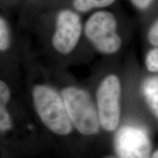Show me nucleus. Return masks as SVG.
Segmentation results:
<instances>
[{
    "mask_svg": "<svg viewBox=\"0 0 158 158\" xmlns=\"http://www.w3.org/2000/svg\"><path fill=\"white\" fill-rule=\"evenodd\" d=\"M33 102L40 118L53 133L68 135L72 131V122L62 97L46 85H37L32 91Z\"/></svg>",
    "mask_w": 158,
    "mask_h": 158,
    "instance_id": "f257e3e1",
    "label": "nucleus"
},
{
    "mask_svg": "<svg viewBox=\"0 0 158 158\" xmlns=\"http://www.w3.org/2000/svg\"><path fill=\"white\" fill-rule=\"evenodd\" d=\"M62 97L69 118L79 133L85 135L98 133L100 124L98 111L86 90L68 86L63 89Z\"/></svg>",
    "mask_w": 158,
    "mask_h": 158,
    "instance_id": "f03ea898",
    "label": "nucleus"
},
{
    "mask_svg": "<svg viewBox=\"0 0 158 158\" xmlns=\"http://www.w3.org/2000/svg\"><path fill=\"white\" fill-rule=\"evenodd\" d=\"M84 34L94 48L103 54H115L121 48L117 21L109 11L98 10L92 13L84 25Z\"/></svg>",
    "mask_w": 158,
    "mask_h": 158,
    "instance_id": "7ed1b4c3",
    "label": "nucleus"
},
{
    "mask_svg": "<svg viewBox=\"0 0 158 158\" xmlns=\"http://www.w3.org/2000/svg\"><path fill=\"white\" fill-rule=\"evenodd\" d=\"M96 98L100 125L106 131H114L121 114V84L118 77L113 74L106 76L99 86Z\"/></svg>",
    "mask_w": 158,
    "mask_h": 158,
    "instance_id": "20e7f679",
    "label": "nucleus"
},
{
    "mask_svg": "<svg viewBox=\"0 0 158 158\" xmlns=\"http://www.w3.org/2000/svg\"><path fill=\"white\" fill-rule=\"evenodd\" d=\"M82 30L81 19L78 12L70 9L60 10L56 15L52 37L54 48L60 54H70L78 43Z\"/></svg>",
    "mask_w": 158,
    "mask_h": 158,
    "instance_id": "39448f33",
    "label": "nucleus"
},
{
    "mask_svg": "<svg viewBox=\"0 0 158 158\" xmlns=\"http://www.w3.org/2000/svg\"><path fill=\"white\" fill-rule=\"evenodd\" d=\"M118 158H151L152 144L147 132L141 127L126 125L114 138Z\"/></svg>",
    "mask_w": 158,
    "mask_h": 158,
    "instance_id": "423d86ee",
    "label": "nucleus"
},
{
    "mask_svg": "<svg viewBox=\"0 0 158 158\" xmlns=\"http://www.w3.org/2000/svg\"><path fill=\"white\" fill-rule=\"evenodd\" d=\"M141 91L149 109L158 118V76L146 78L142 83Z\"/></svg>",
    "mask_w": 158,
    "mask_h": 158,
    "instance_id": "0eeeda50",
    "label": "nucleus"
},
{
    "mask_svg": "<svg viewBox=\"0 0 158 158\" xmlns=\"http://www.w3.org/2000/svg\"><path fill=\"white\" fill-rule=\"evenodd\" d=\"M115 2L116 0H73V7L78 13H87L109 7Z\"/></svg>",
    "mask_w": 158,
    "mask_h": 158,
    "instance_id": "6e6552de",
    "label": "nucleus"
},
{
    "mask_svg": "<svg viewBox=\"0 0 158 158\" xmlns=\"http://www.w3.org/2000/svg\"><path fill=\"white\" fill-rule=\"evenodd\" d=\"M10 43L9 26L7 21L2 16L0 18V50L5 51L8 49Z\"/></svg>",
    "mask_w": 158,
    "mask_h": 158,
    "instance_id": "1a4fd4ad",
    "label": "nucleus"
},
{
    "mask_svg": "<svg viewBox=\"0 0 158 158\" xmlns=\"http://www.w3.org/2000/svg\"><path fill=\"white\" fill-rule=\"evenodd\" d=\"M145 63L148 70L158 73V47L151 49L147 53Z\"/></svg>",
    "mask_w": 158,
    "mask_h": 158,
    "instance_id": "9d476101",
    "label": "nucleus"
},
{
    "mask_svg": "<svg viewBox=\"0 0 158 158\" xmlns=\"http://www.w3.org/2000/svg\"><path fill=\"white\" fill-rule=\"evenodd\" d=\"M12 121L9 112L6 109V106L0 105V130L5 133L12 128Z\"/></svg>",
    "mask_w": 158,
    "mask_h": 158,
    "instance_id": "9b49d317",
    "label": "nucleus"
},
{
    "mask_svg": "<svg viewBox=\"0 0 158 158\" xmlns=\"http://www.w3.org/2000/svg\"><path fill=\"white\" fill-rule=\"evenodd\" d=\"M147 38L150 44L155 47H158V19L149 29Z\"/></svg>",
    "mask_w": 158,
    "mask_h": 158,
    "instance_id": "f8f14e48",
    "label": "nucleus"
},
{
    "mask_svg": "<svg viewBox=\"0 0 158 158\" xmlns=\"http://www.w3.org/2000/svg\"><path fill=\"white\" fill-rule=\"evenodd\" d=\"M10 98V91L3 81H0V105L6 106Z\"/></svg>",
    "mask_w": 158,
    "mask_h": 158,
    "instance_id": "ddd939ff",
    "label": "nucleus"
},
{
    "mask_svg": "<svg viewBox=\"0 0 158 158\" xmlns=\"http://www.w3.org/2000/svg\"><path fill=\"white\" fill-rule=\"evenodd\" d=\"M155 0H131L133 5L139 10H145L149 8Z\"/></svg>",
    "mask_w": 158,
    "mask_h": 158,
    "instance_id": "4468645a",
    "label": "nucleus"
},
{
    "mask_svg": "<svg viewBox=\"0 0 158 158\" xmlns=\"http://www.w3.org/2000/svg\"><path fill=\"white\" fill-rule=\"evenodd\" d=\"M151 158H158V149L152 155Z\"/></svg>",
    "mask_w": 158,
    "mask_h": 158,
    "instance_id": "2eb2a0df",
    "label": "nucleus"
},
{
    "mask_svg": "<svg viewBox=\"0 0 158 158\" xmlns=\"http://www.w3.org/2000/svg\"><path fill=\"white\" fill-rule=\"evenodd\" d=\"M106 158H113V157H106Z\"/></svg>",
    "mask_w": 158,
    "mask_h": 158,
    "instance_id": "dca6fc26",
    "label": "nucleus"
}]
</instances>
